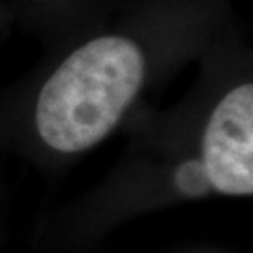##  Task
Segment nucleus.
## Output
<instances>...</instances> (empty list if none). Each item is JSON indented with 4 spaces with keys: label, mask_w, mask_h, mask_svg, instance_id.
<instances>
[{
    "label": "nucleus",
    "mask_w": 253,
    "mask_h": 253,
    "mask_svg": "<svg viewBox=\"0 0 253 253\" xmlns=\"http://www.w3.org/2000/svg\"><path fill=\"white\" fill-rule=\"evenodd\" d=\"M203 167L212 188L253 193V86L240 84L212 111L203 137Z\"/></svg>",
    "instance_id": "nucleus-2"
},
{
    "label": "nucleus",
    "mask_w": 253,
    "mask_h": 253,
    "mask_svg": "<svg viewBox=\"0 0 253 253\" xmlns=\"http://www.w3.org/2000/svg\"><path fill=\"white\" fill-rule=\"evenodd\" d=\"M174 182H176V188L188 197L205 195L212 188L208 182L207 172H205V167L199 160H190V162L182 163L176 169Z\"/></svg>",
    "instance_id": "nucleus-3"
},
{
    "label": "nucleus",
    "mask_w": 253,
    "mask_h": 253,
    "mask_svg": "<svg viewBox=\"0 0 253 253\" xmlns=\"http://www.w3.org/2000/svg\"><path fill=\"white\" fill-rule=\"evenodd\" d=\"M145 77L141 49L101 36L73 51L47 79L36 103L40 137L58 152H81L118 124Z\"/></svg>",
    "instance_id": "nucleus-1"
}]
</instances>
